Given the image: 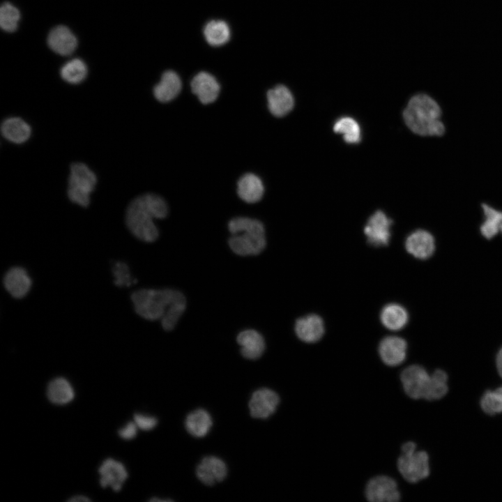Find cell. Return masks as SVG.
<instances>
[{"label":"cell","mask_w":502,"mask_h":502,"mask_svg":"<svg viewBox=\"0 0 502 502\" xmlns=\"http://www.w3.org/2000/svg\"><path fill=\"white\" fill-rule=\"evenodd\" d=\"M48 399L56 404H65L74 397V390L70 383L63 378H56L48 385L47 390Z\"/></svg>","instance_id":"obj_26"},{"label":"cell","mask_w":502,"mask_h":502,"mask_svg":"<svg viewBox=\"0 0 502 502\" xmlns=\"http://www.w3.org/2000/svg\"><path fill=\"white\" fill-rule=\"evenodd\" d=\"M100 476V482L102 487H112L114 491H119L128 477L124 466L113 459H107L99 468Z\"/></svg>","instance_id":"obj_18"},{"label":"cell","mask_w":502,"mask_h":502,"mask_svg":"<svg viewBox=\"0 0 502 502\" xmlns=\"http://www.w3.org/2000/svg\"><path fill=\"white\" fill-rule=\"evenodd\" d=\"M393 222L381 211L370 217L364 229L367 243L375 247L385 246L389 243Z\"/></svg>","instance_id":"obj_9"},{"label":"cell","mask_w":502,"mask_h":502,"mask_svg":"<svg viewBox=\"0 0 502 502\" xmlns=\"http://www.w3.org/2000/svg\"><path fill=\"white\" fill-rule=\"evenodd\" d=\"M2 135L15 144H22L30 137L31 130L29 125L18 117L5 119L1 126Z\"/></svg>","instance_id":"obj_23"},{"label":"cell","mask_w":502,"mask_h":502,"mask_svg":"<svg viewBox=\"0 0 502 502\" xmlns=\"http://www.w3.org/2000/svg\"><path fill=\"white\" fill-rule=\"evenodd\" d=\"M204 35L207 43L212 46H220L228 42L230 29L222 20H211L204 28Z\"/></svg>","instance_id":"obj_27"},{"label":"cell","mask_w":502,"mask_h":502,"mask_svg":"<svg viewBox=\"0 0 502 502\" xmlns=\"http://www.w3.org/2000/svg\"><path fill=\"white\" fill-rule=\"evenodd\" d=\"M150 501H154V502L162 501V502H163V501H172V500H170V499H158L156 498H153V499H150Z\"/></svg>","instance_id":"obj_39"},{"label":"cell","mask_w":502,"mask_h":502,"mask_svg":"<svg viewBox=\"0 0 502 502\" xmlns=\"http://www.w3.org/2000/svg\"><path fill=\"white\" fill-rule=\"evenodd\" d=\"M114 276V284L119 287L130 286L134 280H132L128 266L121 261H117L112 268Z\"/></svg>","instance_id":"obj_34"},{"label":"cell","mask_w":502,"mask_h":502,"mask_svg":"<svg viewBox=\"0 0 502 502\" xmlns=\"http://www.w3.org/2000/svg\"><path fill=\"white\" fill-rule=\"evenodd\" d=\"M441 110L437 102L426 94H418L409 101L403 112L406 125L415 134L441 136L445 127L440 120Z\"/></svg>","instance_id":"obj_2"},{"label":"cell","mask_w":502,"mask_h":502,"mask_svg":"<svg viewBox=\"0 0 502 502\" xmlns=\"http://www.w3.org/2000/svg\"><path fill=\"white\" fill-rule=\"evenodd\" d=\"M400 381L406 395L413 400H426L431 374L419 365H411L402 370Z\"/></svg>","instance_id":"obj_7"},{"label":"cell","mask_w":502,"mask_h":502,"mask_svg":"<svg viewBox=\"0 0 502 502\" xmlns=\"http://www.w3.org/2000/svg\"><path fill=\"white\" fill-rule=\"evenodd\" d=\"M179 76L172 70L165 71L160 82L153 88L155 98L161 102H167L174 99L181 90Z\"/></svg>","instance_id":"obj_21"},{"label":"cell","mask_w":502,"mask_h":502,"mask_svg":"<svg viewBox=\"0 0 502 502\" xmlns=\"http://www.w3.org/2000/svg\"><path fill=\"white\" fill-rule=\"evenodd\" d=\"M268 107L276 117L289 113L294 106V98L290 90L284 85H277L267 92Z\"/></svg>","instance_id":"obj_16"},{"label":"cell","mask_w":502,"mask_h":502,"mask_svg":"<svg viewBox=\"0 0 502 502\" xmlns=\"http://www.w3.org/2000/svg\"><path fill=\"white\" fill-rule=\"evenodd\" d=\"M167 213L168 206L162 197L146 193L129 204L126 212V225L137 238L152 243L159 236L154 220L165 218Z\"/></svg>","instance_id":"obj_1"},{"label":"cell","mask_w":502,"mask_h":502,"mask_svg":"<svg viewBox=\"0 0 502 502\" xmlns=\"http://www.w3.org/2000/svg\"><path fill=\"white\" fill-rule=\"evenodd\" d=\"M134 420L137 426L142 430H151L156 426L158 423L155 417L139 413L134 416Z\"/></svg>","instance_id":"obj_35"},{"label":"cell","mask_w":502,"mask_h":502,"mask_svg":"<svg viewBox=\"0 0 502 502\" xmlns=\"http://www.w3.org/2000/svg\"><path fill=\"white\" fill-rule=\"evenodd\" d=\"M407 344L402 337L388 336L379 345V354L384 364L395 367L402 364L406 356Z\"/></svg>","instance_id":"obj_11"},{"label":"cell","mask_w":502,"mask_h":502,"mask_svg":"<svg viewBox=\"0 0 502 502\" xmlns=\"http://www.w3.org/2000/svg\"><path fill=\"white\" fill-rule=\"evenodd\" d=\"M365 495L371 502H397L401 497L396 481L385 475L371 478L366 485Z\"/></svg>","instance_id":"obj_8"},{"label":"cell","mask_w":502,"mask_h":502,"mask_svg":"<svg viewBox=\"0 0 502 502\" xmlns=\"http://www.w3.org/2000/svg\"><path fill=\"white\" fill-rule=\"evenodd\" d=\"M448 376L441 370H436L431 374L429 389L426 397L427 400H436L445 396L448 392Z\"/></svg>","instance_id":"obj_31"},{"label":"cell","mask_w":502,"mask_h":502,"mask_svg":"<svg viewBox=\"0 0 502 502\" xmlns=\"http://www.w3.org/2000/svg\"><path fill=\"white\" fill-rule=\"evenodd\" d=\"M496 362L499 374L502 378V348L497 353Z\"/></svg>","instance_id":"obj_37"},{"label":"cell","mask_w":502,"mask_h":502,"mask_svg":"<svg viewBox=\"0 0 502 502\" xmlns=\"http://www.w3.org/2000/svg\"><path fill=\"white\" fill-rule=\"evenodd\" d=\"M264 188L261 180L255 174L247 173L237 183V193L244 201L256 203L263 197Z\"/></svg>","instance_id":"obj_22"},{"label":"cell","mask_w":502,"mask_h":502,"mask_svg":"<svg viewBox=\"0 0 502 502\" xmlns=\"http://www.w3.org/2000/svg\"><path fill=\"white\" fill-rule=\"evenodd\" d=\"M333 130L341 134L344 141L349 144L358 143L361 139V130L358 122L351 117L344 116L334 123Z\"/></svg>","instance_id":"obj_28"},{"label":"cell","mask_w":502,"mask_h":502,"mask_svg":"<svg viewBox=\"0 0 502 502\" xmlns=\"http://www.w3.org/2000/svg\"><path fill=\"white\" fill-rule=\"evenodd\" d=\"M47 44L56 54L67 56L75 50L77 40L68 27L60 25L51 30L47 37Z\"/></svg>","instance_id":"obj_17"},{"label":"cell","mask_w":502,"mask_h":502,"mask_svg":"<svg viewBox=\"0 0 502 502\" xmlns=\"http://www.w3.org/2000/svg\"><path fill=\"white\" fill-rule=\"evenodd\" d=\"M185 425L189 434L200 438L208 433L212 426V419L206 411L198 409L188 415Z\"/></svg>","instance_id":"obj_25"},{"label":"cell","mask_w":502,"mask_h":502,"mask_svg":"<svg viewBox=\"0 0 502 502\" xmlns=\"http://www.w3.org/2000/svg\"><path fill=\"white\" fill-rule=\"evenodd\" d=\"M68 501H70V502H79V501L86 502V501H90V499L85 496L77 495L73 497H71L68 500Z\"/></svg>","instance_id":"obj_38"},{"label":"cell","mask_w":502,"mask_h":502,"mask_svg":"<svg viewBox=\"0 0 502 502\" xmlns=\"http://www.w3.org/2000/svg\"><path fill=\"white\" fill-rule=\"evenodd\" d=\"M97 178L90 168L82 162H74L70 168L68 196L69 199L81 206L86 207L90 194L94 190Z\"/></svg>","instance_id":"obj_6"},{"label":"cell","mask_w":502,"mask_h":502,"mask_svg":"<svg viewBox=\"0 0 502 502\" xmlns=\"http://www.w3.org/2000/svg\"><path fill=\"white\" fill-rule=\"evenodd\" d=\"M197 476L206 485H213L223 480L227 474L225 463L214 456L204 457L197 467Z\"/></svg>","instance_id":"obj_14"},{"label":"cell","mask_w":502,"mask_h":502,"mask_svg":"<svg viewBox=\"0 0 502 502\" xmlns=\"http://www.w3.org/2000/svg\"><path fill=\"white\" fill-rule=\"evenodd\" d=\"M279 403V395L275 391L260 388L253 393L250 400V415L255 418H268L275 413Z\"/></svg>","instance_id":"obj_10"},{"label":"cell","mask_w":502,"mask_h":502,"mask_svg":"<svg viewBox=\"0 0 502 502\" xmlns=\"http://www.w3.org/2000/svg\"><path fill=\"white\" fill-rule=\"evenodd\" d=\"M405 247L413 257L425 259L432 255L435 250L434 238L428 231L418 229L408 236Z\"/></svg>","instance_id":"obj_15"},{"label":"cell","mask_w":502,"mask_h":502,"mask_svg":"<svg viewBox=\"0 0 502 502\" xmlns=\"http://www.w3.org/2000/svg\"><path fill=\"white\" fill-rule=\"evenodd\" d=\"M298 337L307 343L319 341L324 333V324L317 314H308L298 319L295 324Z\"/></svg>","instance_id":"obj_19"},{"label":"cell","mask_w":502,"mask_h":502,"mask_svg":"<svg viewBox=\"0 0 502 502\" xmlns=\"http://www.w3.org/2000/svg\"><path fill=\"white\" fill-rule=\"evenodd\" d=\"M402 455L397 462L400 473L409 482L416 483L429 475V462L427 453L416 450V445L412 441L404 443Z\"/></svg>","instance_id":"obj_5"},{"label":"cell","mask_w":502,"mask_h":502,"mask_svg":"<svg viewBox=\"0 0 502 502\" xmlns=\"http://www.w3.org/2000/svg\"><path fill=\"white\" fill-rule=\"evenodd\" d=\"M20 18L19 10L8 2L3 3L0 8V26L7 32L16 30Z\"/></svg>","instance_id":"obj_33"},{"label":"cell","mask_w":502,"mask_h":502,"mask_svg":"<svg viewBox=\"0 0 502 502\" xmlns=\"http://www.w3.org/2000/svg\"><path fill=\"white\" fill-rule=\"evenodd\" d=\"M135 312L147 320H161L172 309L186 304L184 295L172 289H142L130 296Z\"/></svg>","instance_id":"obj_3"},{"label":"cell","mask_w":502,"mask_h":502,"mask_svg":"<svg viewBox=\"0 0 502 502\" xmlns=\"http://www.w3.org/2000/svg\"><path fill=\"white\" fill-rule=\"evenodd\" d=\"M482 411L492 416L502 413V386L494 390H487L480 400Z\"/></svg>","instance_id":"obj_32"},{"label":"cell","mask_w":502,"mask_h":502,"mask_svg":"<svg viewBox=\"0 0 502 502\" xmlns=\"http://www.w3.org/2000/svg\"><path fill=\"white\" fill-rule=\"evenodd\" d=\"M87 67L79 59H74L61 68L60 74L63 80L70 84H79L86 77Z\"/></svg>","instance_id":"obj_30"},{"label":"cell","mask_w":502,"mask_h":502,"mask_svg":"<svg viewBox=\"0 0 502 502\" xmlns=\"http://www.w3.org/2000/svg\"><path fill=\"white\" fill-rule=\"evenodd\" d=\"M137 427L135 422H129L119 431V434L124 439H132L137 434Z\"/></svg>","instance_id":"obj_36"},{"label":"cell","mask_w":502,"mask_h":502,"mask_svg":"<svg viewBox=\"0 0 502 502\" xmlns=\"http://www.w3.org/2000/svg\"><path fill=\"white\" fill-rule=\"evenodd\" d=\"M3 284L6 290L15 298H22L29 291L32 281L22 267L10 268L4 275Z\"/></svg>","instance_id":"obj_13"},{"label":"cell","mask_w":502,"mask_h":502,"mask_svg":"<svg viewBox=\"0 0 502 502\" xmlns=\"http://www.w3.org/2000/svg\"><path fill=\"white\" fill-rule=\"evenodd\" d=\"M237 342L241 346L243 356L250 360H256L261 356L265 350L263 336L254 330H245L237 336Z\"/></svg>","instance_id":"obj_20"},{"label":"cell","mask_w":502,"mask_h":502,"mask_svg":"<svg viewBox=\"0 0 502 502\" xmlns=\"http://www.w3.org/2000/svg\"><path fill=\"white\" fill-rule=\"evenodd\" d=\"M485 220L480 227V232L487 238H492L499 231L502 232V212L487 204L482 205Z\"/></svg>","instance_id":"obj_29"},{"label":"cell","mask_w":502,"mask_h":502,"mask_svg":"<svg viewBox=\"0 0 502 502\" xmlns=\"http://www.w3.org/2000/svg\"><path fill=\"white\" fill-rule=\"evenodd\" d=\"M228 227L231 234L229 245L236 254L257 255L265 248V229L259 220L247 217H237L229 222Z\"/></svg>","instance_id":"obj_4"},{"label":"cell","mask_w":502,"mask_h":502,"mask_svg":"<svg viewBox=\"0 0 502 502\" xmlns=\"http://www.w3.org/2000/svg\"><path fill=\"white\" fill-rule=\"evenodd\" d=\"M191 89L201 103L210 104L218 98L220 86L212 75L200 72L192 79Z\"/></svg>","instance_id":"obj_12"},{"label":"cell","mask_w":502,"mask_h":502,"mask_svg":"<svg viewBox=\"0 0 502 502\" xmlns=\"http://www.w3.org/2000/svg\"><path fill=\"white\" fill-rule=\"evenodd\" d=\"M380 319L386 328L392 330H398L406 326L409 317L404 307L397 303H390L382 309Z\"/></svg>","instance_id":"obj_24"}]
</instances>
